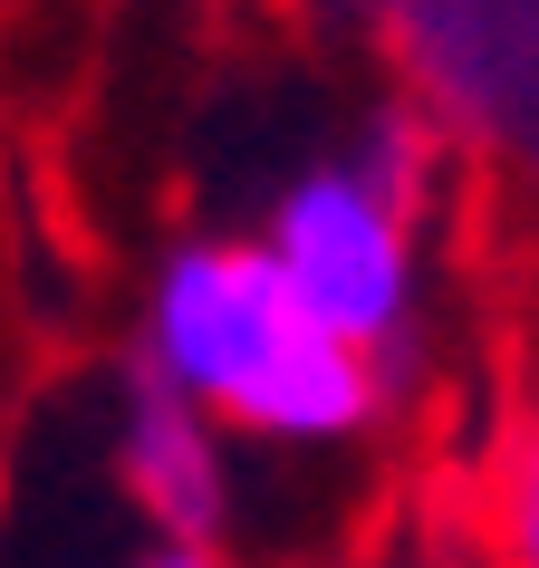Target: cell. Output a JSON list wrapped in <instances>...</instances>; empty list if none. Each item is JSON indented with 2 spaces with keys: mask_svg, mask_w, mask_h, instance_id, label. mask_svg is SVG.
Masks as SVG:
<instances>
[{
  "mask_svg": "<svg viewBox=\"0 0 539 568\" xmlns=\"http://www.w3.org/2000/svg\"><path fill=\"white\" fill-rule=\"evenodd\" d=\"M145 376L261 444H357L386 376L299 308L261 241H183L145 300Z\"/></svg>",
  "mask_w": 539,
  "mask_h": 568,
  "instance_id": "1",
  "label": "cell"
},
{
  "mask_svg": "<svg viewBox=\"0 0 539 568\" xmlns=\"http://www.w3.org/2000/svg\"><path fill=\"white\" fill-rule=\"evenodd\" d=\"M261 251L328 337H347L357 357H386L395 337H415V308H424L415 145H395L386 125V145L289 174L261 222Z\"/></svg>",
  "mask_w": 539,
  "mask_h": 568,
  "instance_id": "2",
  "label": "cell"
},
{
  "mask_svg": "<svg viewBox=\"0 0 539 568\" xmlns=\"http://www.w3.org/2000/svg\"><path fill=\"white\" fill-rule=\"evenodd\" d=\"M501 530H510V559H520V568H539V405H530V424H520V453H510Z\"/></svg>",
  "mask_w": 539,
  "mask_h": 568,
  "instance_id": "4",
  "label": "cell"
},
{
  "mask_svg": "<svg viewBox=\"0 0 539 568\" xmlns=\"http://www.w3.org/2000/svg\"><path fill=\"white\" fill-rule=\"evenodd\" d=\"M135 568H222V559H212L203 539H154V549H145Z\"/></svg>",
  "mask_w": 539,
  "mask_h": 568,
  "instance_id": "5",
  "label": "cell"
},
{
  "mask_svg": "<svg viewBox=\"0 0 539 568\" xmlns=\"http://www.w3.org/2000/svg\"><path fill=\"white\" fill-rule=\"evenodd\" d=\"M116 473L125 491H135V510H145L164 539H203L232 520V444H222V424L193 415L174 386H154V376H135L125 386V415H116Z\"/></svg>",
  "mask_w": 539,
  "mask_h": 568,
  "instance_id": "3",
  "label": "cell"
}]
</instances>
